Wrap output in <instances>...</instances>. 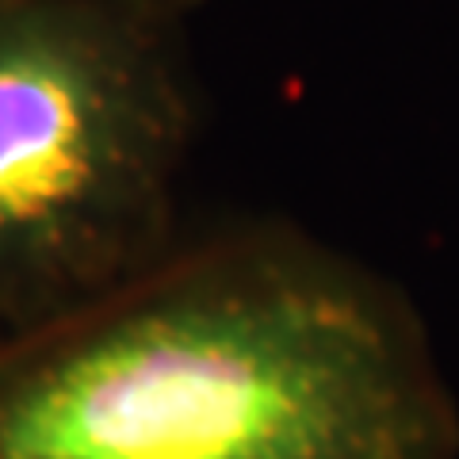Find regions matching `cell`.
Here are the masks:
<instances>
[{"label": "cell", "mask_w": 459, "mask_h": 459, "mask_svg": "<svg viewBox=\"0 0 459 459\" xmlns=\"http://www.w3.org/2000/svg\"><path fill=\"white\" fill-rule=\"evenodd\" d=\"M0 459H459V402L398 283L261 222L12 325Z\"/></svg>", "instance_id": "cell-1"}, {"label": "cell", "mask_w": 459, "mask_h": 459, "mask_svg": "<svg viewBox=\"0 0 459 459\" xmlns=\"http://www.w3.org/2000/svg\"><path fill=\"white\" fill-rule=\"evenodd\" d=\"M177 31L123 0H0V314L35 322L172 241Z\"/></svg>", "instance_id": "cell-2"}, {"label": "cell", "mask_w": 459, "mask_h": 459, "mask_svg": "<svg viewBox=\"0 0 459 459\" xmlns=\"http://www.w3.org/2000/svg\"><path fill=\"white\" fill-rule=\"evenodd\" d=\"M123 4L146 12V16H153V20H165L172 27H180L199 4H207V0H123Z\"/></svg>", "instance_id": "cell-3"}]
</instances>
